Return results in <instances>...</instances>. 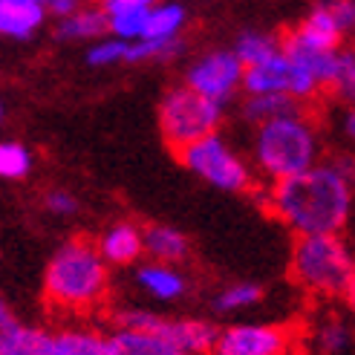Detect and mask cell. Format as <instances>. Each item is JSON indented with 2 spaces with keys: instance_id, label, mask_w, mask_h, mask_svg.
Masks as SVG:
<instances>
[{
  "instance_id": "cell-1",
  "label": "cell",
  "mask_w": 355,
  "mask_h": 355,
  "mask_svg": "<svg viewBox=\"0 0 355 355\" xmlns=\"http://www.w3.org/2000/svg\"><path fill=\"white\" fill-rule=\"evenodd\" d=\"M272 211L297 237L338 234L349 214L347 176L335 168H309L277 180L272 188Z\"/></svg>"
},
{
  "instance_id": "cell-2",
  "label": "cell",
  "mask_w": 355,
  "mask_h": 355,
  "mask_svg": "<svg viewBox=\"0 0 355 355\" xmlns=\"http://www.w3.org/2000/svg\"><path fill=\"white\" fill-rule=\"evenodd\" d=\"M107 263L101 260L96 243L76 237L64 243L49 260L44 275V297L52 309L84 315L107 297Z\"/></svg>"
},
{
  "instance_id": "cell-3",
  "label": "cell",
  "mask_w": 355,
  "mask_h": 355,
  "mask_svg": "<svg viewBox=\"0 0 355 355\" xmlns=\"http://www.w3.org/2000/svg\"><path fill=\"white\" fill-rule=\"evenodd\" d=\"M292 277L300 289L327 300H349L355 266L338 234H306L292 248Z\"/></svg>"
},
{
  "instance_id": "cell-4",
  "label": "cell",
  "mask_w": 355,
  "mask_h": 355,
  "mask_svg": "<svg viewBox=\"0 0 355 355\" xmlns=\"http://www.w3.org/2000/svg\"><path fill=\"white\" fill-rule=\"evenodd\" d=\"M257 159L275 180L297 176L312 168L315 136L304 119H272L263 121L257 136Z\"/></svg>"
},
{
  "instance_id": "cell-5",
  "label": "cell",
  "mask_w": 355,
  "mask_h": 355,
  "mask_svg": "<svg viewBox=\"0 0 355 355\" xmlns=\"http://www.w3.org/2000/svg\"><path fill=\"white\" fill-rule=\"evenodd\" d=\"M220 101L200 96L191 87L171 90L162 98V107H159V128H162L168 148L176 153L188 148L191 141L211 136L220 124Z\"/></svg>"
},
{
  "instance_id": "cell-6",
  "label": "cell",
  "mask_w": 355,
  "mask_h": 355,
  "mask_svg": "<svg viewBox=\"0 0 355 355\" xmlns=\"http://www.w3.org/2000/svg\"><path fill=\"white\" fill-rule=\"evenodd\" d=\"M113 321L119 329H139L150 332L159 338L171 341L173 347H180L188 355H211L217 341V327H211L208 321H191V318H162L156 312L145 309H124L116 312Z\"/></svg>"
},
{
  "instance_id": "cell-7",
  "label": "cell",
  "mask_w": 355,
  "mask_h": 355,
  "mask_svg": "<svg viewBox=\"0 0 355 355\" xmlns=\"http://www.w3.org/2000/svg\"><path fill=\"white\" fill-rule=\"evenodd\" d=\"M176 159L197 171L200 176H205L208 182H214L217 188H225V191H245L252 185V176H248L245 165L240 162L237 156H232L225 150L223 141L211 133V136H202L197 141H191L188 148L176 150Z\"/></svg>"
},
{
  "instance_id": "cell-8",
  "label": "cell",
  "mask_w": 355,
  "mask_h": 355,
  "mask_svg": "<svg viewBox=\"0 0 355 355\" xmlns=\"http://www.w3.org/2000/svg\"><path fill=\"white\" fill-rule=\"evenodd\" d=\"M297 332L283 324H237L217 332L211 355H295Z\"/></svg>"
},
{
  "instance_id": "cell-9",
  "label": "cell",
  "mask_w": 355,
  "mask_h": 355,
  "mask_svg": "<svg viewBox=\"0 0 355 355\" xmlns=\"http://www.w3.org/2000/svg\"><path fill=\"white\" fill-rule=\"evenodd\" d=\"M240 78H243V64L237 61V55H232V52H214V55L202 58L188 73V87L197 90L200 96H208L223 104Z\"/></svg>"
},
{
  "instance_id": "cell-10",
  "label": "cell",
  "mask_w": 355,
  "mask_h": 355,
  "mask_svg": "<svg viewBox=\"0 0 355 355\" xmlns=\"http://www.w3.org/2000/svg\"><path fill=\"white\" fill-rule=\"evenodd\" d=\"M107 338H110V355H188L171 341L159 338V335L139 332V329L116 327V332H110Z\"/></svg>"
},
{
  "instance_id": "cell-11",
  "label": "cell",
  "mask_w": 355,
  "mask_h": 355,
  "mask_svg": "<svg viewBox=\"0 0 355 355\" xmlns=\"http://www.w3.org/2000/svg\"><path fill=\"white\" fill-rule=\"evenodd\" d=\"M96 248H98V254H101L104 263L128 266L141 254V232L130 223H119L101 237V243Z\"/></svg>"
},
{
  "instance_id": "cell-12",
  "label": "cell",
  "mask_w": 355,
  "mask_h": 355,
  "mask_svg": "<svg viewBox=\"0 0 355 355\" xmlns=\"http://www.w3.org/2000/svg\"><path fill=\"white\" fill-rule=\"evenodd\" d=\"M141 252H148L156 263H180L188 254V240L168 225H148L141 232Z\"/></svg>"
},
{
  "instance_id": "cell-13",
  "label": "cell",
  "mask_w": 355,
  "mask_h": 355,
  "mask_svg": "<svg viewBox=\"0 0 355 355\" xmlns=\"http://www.w3.org/2000/svg\"><path fill=\"white\" fill-rule=\"evenodd\" d=\"M0 355H55V332L17 324L0 341Z\"/></svg>"
},
{
  "instance_id": "cell-14",
  "label": "cell",
  "mask_w": 355,
  "mask_h": 355,
  "mask_svg": "<svg viewBox=\"0 0 355 355\" xmlns=\"http://www.w3.org/2000/svg\"><path fill=\"white\" fill-rule=\"evenodd\" d=\"M55 355H110V338L93 327H64L55 332Z\"/></svg>"
},
{
  "instance_id": "cell-15",
  "label": "cell",
  "mask_w": 355,
  "mask_h": 355,
  "mask_svg": "<svg viewBox=\"0 0 355 355\" xmlns=\"http://www.w3.org/2000/svg\"><path fill=\"white\" fill-rule=\"evenodd\" d=\"M136 280L141 283V289H148L159 300H173V297H180L185 292V277L180 272H173L165 263L141 266Z\"/></svg>"
},
{
  "instance_id": "cell-16",
  "label": "cell",
  "mask_w": 355,
  "mask_h": 355,
  "mask_svg": "<svg viewBox=\"0 0 355 355\" xmlns=\"http://www.w3.org/2000/svg\"><path fill=\"white\" fill-rule=\"evenodd\" d=\"M245 113L260 124L272 119H300V104L289 93H257L245 104Z\"/></svg>"
},
{
  "instance_id": "cell-17",
  "label": "cell",
  "mask_w": 355,
  "mask_h": 355,
  "mask_svg": "<svg viewBox=\"0 0 355 355\" xmlns=\"http://www.w3.org/2000/svg\"><path fill=\"white\" fill-rule=\"evenodd\" d=\"M297 38L304 41L306 46L312 49H324V52H332L335 46L341 44V29L338 24L332 21L329 9H318L306 17V24L297 29Z\"/></svg>"
},
{
  "instance_id": "cell-18",
  "label": "cell",
  "mask_w": 355,
  "mask_h": 355,
  "mask_svg": "<svg viewBox=\"0 0 355 355\" xmlns=\"http://www.w3.org/2000/svg\"><path fill=\"white\" fill-rule=\"evenodd\" d=\"M44 21L41 3H17V0H0V32L24 38Z\"/></svg>"
},
{
  "instance_id": "cell-19",
  "label": "cell",
  "mask_w": 355,
  "mask_h": 355,
  "mask_svg": "<svg viewBox=\"0 0 355 355\" xmlns=\"http://www.w3.org/2000/svg\"><path fill=\"white\" fill-rule=\"evenodd\" d=\"M312 341H315V349L321 355H344L349 349V341H352L349 324L338 315H329L321 321V327L315 329Z\"/></svg>"
},
{
  "instance_id": "cell-20",
  "label": "cell",
  "mask_w": 355,
  "mask_h": 355,
  "mask_svg": "<svg viewBox=\"0 0 355 355\" xmlns=\"http://www.w3.org/2000/svg\"><path fill=\"white\" fill-rule=\"evenodd\" d=\"M277 41L269 35H243L237 44V61L245 67H257L263 61H269L277 55Z\"/></svg>"
},
{
  "instance_id": "cell-21",
  "label": "cell",
  "mask_w": 355,
  "mask_h": 355,
  "mask_svg": "<svg viewBox=\"0 0 355 355\" xmlns=\"http://www.w3.org/2000/svg\"><path fill=\"white\" fill-rule=\"evenodd\" d=\"M180 26H182V9L162 6L156 12H148L145 26H141V38H173Z\"/></svg>"
},
{
  "instance_id": "cell-22",
  "label": "cell",
  "mask_w": 355,
  "mask_h": 355,
  "mask_svg": "<svg viewBox=\"0 0 355 355\" xmlns=\"http://www.w3.org/2000/svg\"><path fill=\"white\" fill-rule=\"evenodd\" d=\"M260 297H263L260 286H254V283H237V286H228L217 295L214 309L217 312H237L245 306H254Z\"/></svg>"
},
{
  "instance_id": "cell-23",
  "label": "cell",
  "mask_w": 355,
  "mask_h": 355,
  "mask_svg": "<svg viewBox=\"0 0 355 355\" xmlns=\"http://www.w3.org/2000/svg\"><path fill=\"white\" fill-rule=\"evenodd\" d=\"M107 29V15L104 12H81L61 26V38H87V35H98Z\"/></svg>"
},
{
  "instance_id": "cell-24",
  "label": "cell",
  "mask_w": 355,
  "mask_h": 355,
  "mask_svg": "<svg viewBox=\"0 0 355 355\" xmlns=\"http://www.w3.org/2000/svg\"><path fill=\"white\" fill-rule=\"evenodd\" d=\"M29 171V153L21 145H0V176L17 180Z\"/></svg>"
},
{
  "instance_id": "cell-25",
  "label": "cell",
  "mask_w": 355,
  "mask_h": 355,
  "mask_svg": "<svg viewBox=\"0 0 355 355\" xmlns=\"http://www.w3.org/2000/svg\"><path fill=\"white\" fill-rule=\"evenodd\" d=\"M145 17H148V9H128V12H119V15H110V29H116V35L121 38H136L141 35V26H145Z\"/></svg>"
},
{
  "instance_id": "cell-26",
  "label": "cell",
  "mask_w": 355,
  "mask_h": 355,
  "mask_svg": "<svg viewBox=\"0 0 355 355\" xmlns=\"http://www.w3.org/2000/svg\"><path fill=\"white\" fill-rule=\"evenodd\" d=\"M352 87H355V61H352V52L347 55H338V67H335V81H332V90L338 96H352Z\"/></svg>"
},
{
  "instance_id": "cell-27",
  "label": "cell",
  "mask_w": 355,
  "mask_h": 355,
  "mask_svg": "<svg viewBox=\"0 0 355 355\" xmlns=\"http://www.w3.org/2000/svg\"><path fill=\"white\" fill-rule=\"evenodd\" d=\"M124 55V44H101L98 49L90 52V64H110V61H119Z\"/></svg>"
},
{
  "instance_id": "cell-28",
  "label": "cell",
  "mask_w": 355,
  "mask_h": 355,
  "mask_svg": "<svg viewBox=\"0 0 355 355\" xmlns=\"http://www.w3.org/2000/svg\"><path fill=\"white\" fill-rule=\"evenodd\" d=\"M329 15L332 21L338 24V29H349L352 26V0H335V3L329 6Z\"/></svg>"
},
{
  "instance_id": "cell-29",
  "label": "cell",
  "mask_w": 355,
  "mask_h": 355,
  "mask_svg": "<svg viewBox=\"0 0 355 355\" xmlns=\"http://www.w3.org/2000/svg\"><path fill=\"white\" fill-rule=\"evenodd\" d=\"M153 0H101V9L107 15H119V12H128V9H141V6H150Z\"/></svg>"
},
{
  "instance_id": "cell-30",
  "label": "cell",
  "mask_w": 355,
  "mask_h": 355,
  "mask_svg": "<svg viewBox=\"0 0 355 355\" xmlns=\"http://www.w3.org/2000/svg\"><path fill=\"white\" fill-rule=\"evenodd\" d=\"M46 205L55 211V214H69V211H76V200L69 197V193H49Z\"/></svg>"
},
{
  "instance_id": "cell-31",
  "label": "cell",
  "mask_w": 355,
  "mask_h": 355,
  "mask_svg": "<svg viewBox=\"0 0 355 355\" xmlns=\"http://www.w3.org/2000/svg\"><path fill=\"white\" fill-rule=\"evenodd\" d=\"M15 327H17V318H15V315H12V309L6 306V300L0 297V341H3Z\"/></svg>"
},
{
  "instance_id": "cell-32",
  "label": "cell",
  "mask_w": 355,
  "mask_h": 355,
  "mask_svg": "<svg viewBox=\"0 0 355 355\" xmlns=\"http://www.w3.org/2000/svg\"><path fill=\"white\" fill-rule=\"evenodd\" d=\"M78 6V0H49V9L55 15H69Z\"/></svg>"
},
{
  "instance_id": "cell-33",
  "label": "cell",
  "mask_w": 355,
  "mask_h": 355,
  "mask_svg": "<svg viewBox=\"0 0 355 355\" xmlns=\"http://www.w3.org/2000/svg\"><path fill=\"white\" fill-rule=\"evenodd\" d=\"M17 3H41V0H17Z\"/></svg>"
}]
</instances>
